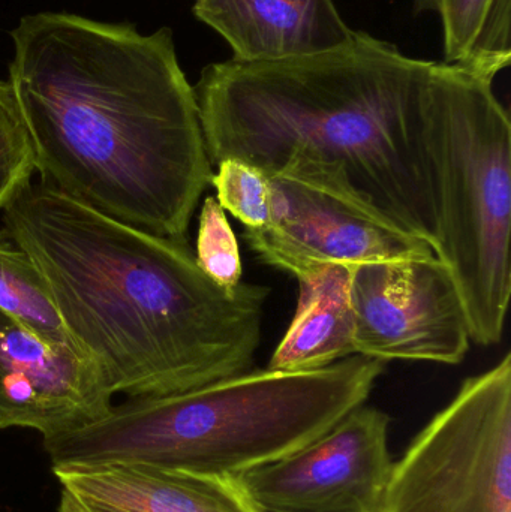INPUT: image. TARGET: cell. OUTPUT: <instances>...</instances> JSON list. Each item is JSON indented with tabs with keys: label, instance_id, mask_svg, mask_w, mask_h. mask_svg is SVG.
I'll return each instance as SVG.
<instances>
[{
	"label": "cell",
	"instance_id": "1",
	"mask_svg": "<svg viewBox=\"0 0 511 512\" xmlns=\"http://www.w3.org/2000/svg\"><path fill=\"white\" fill-rule=\"evenodd\" d=\"M8 83L44 185L137 230L188 243L212 179L173 30L69 12L24 15Z\"/></svg>",
	"mask_w": 511,
	"mask_h": 512
},
{
	"label": "cell",
	"instance_id": "2",
	"mask_svg": "<svg viewBox=\"0 0 511 512\" xmlns=\"http://www.w3.org/2000/svg\"><path fill=\"white\" fill-rule=\"evenodd\" d=\"M432 63L365 32L312 56L212 63L194 86L207 156L353 201L435 251Z\"/></svg>",
	"mask_w": 511,
	"mask_h": 512
},
{
	"label": "cell",
	"instance_id": "3",
	"mask_svg": "<svg viewBox=\"0 0 511 512\" xmlns=\"http://www.w3.org/2000/svg\"><path fill=\"white\" fill-rule=\"evenodd\" d=\"M3 230L35 262L74 345L111 393L165 396L254 367L270 288L216 285L188 243L27 183Z\"/></svg>",
	"mask_w": 511,
	"mask_h": 512
},
{
	"label": "cell",
	"instance_id": "4",
	"mask_svg": "<svg viewBox=\"0 0 511 512\" xmlns=\"http://www.w3.org/2000/svg\"><path fill=\"white\" fill-rule=\"evenodd\" d=\"M384 361L353 355L311 372L249 370L194 390L128 397L44 439L53 468L113 463L239 477L308 447L366 405Z\"/></svg>",
	"mask_w": 511,
	"mask_h": 512
},
{
	"label": "cell",
	"instance_id": "5",
	"mask_svg": "<svg viewBox=\"0 0 511 512\" xmlns=\"http://www.w3.org/2000/svg\"><path fill=\"white\" fill-rule=\"evenodd\" d=\"M425 131L438 210L437 258L461 292L471 342L503 340L511 295V122L494 80L434 62Z\"/></svg>",
	"mask_w": 511,
	"mask_h": 512
},
{
	"label": "cell",
	"instance_id": "6",
	"mask_svg": "<svg viewBox=\"0 0 511 512\" xmlns=\"http://www.w3.org/2000/svg\"><path fill=\"white\" fill-rule=\"evenodd\" d=\"M377 512H511V354L462 382L393 462Z\"/></svg>",
	"mask_w": 511,
	"mask_h": 512
},
{
	"label": "cell",
	"instance_id": "7",
	"mask_svg": "<svg viewBox=\"0 0 511 512\" xmlns=\"http://www.w3.org/2000/svg\"><path fill=\"white\" fill-rule=\"evenodd\" d=\"M350 295L357 355L452 366L467 357V310L437 256L354 265Z\"/></svg>",
	"mask_w": 511,
	"mask_h": 512
},
{
	"label": "cell",
	"instance_id": "8",
	"mask_svg": "<svg viewBox=\"0 0 511 512\" xmlns=\"http://www.w3.org/2000/svg\"><path fill=\"white\" fill-rule=\"evenodd\" d=\"M390 423L360 406L308 447L237 478L261 512H377L393 466Z\"/></svg>",
	"mask_w": 511,
	"mask_h": 512
},
{
	"label": "cell",
	"instance_id": "9",
	"mask_svg": "<svg viewBox=\"0 0 511 512\" xmlns=\"http://www.w3.org/2000/svg\"><path fill=\"white\" fill-rule=\"evenodd\" d=\"M272 222L245 228L242 237L258 261L300 277L323 265H359L395 259L429 258L434 248L380 216L338 195L269 177Z\"/></svg>",
	"mask_w": 511,
	"mask_h": 512
},
{
	"label": "cell",
	"instance_id": "10",
	"mask_svg": "<svg viewBox=\"0 0 511 512\" xmlns=\"http://www.w3.org/2000/svg\"><path fill=\"white\" fill-rule=\"evenodd\" d=\"M113 397L80 349L45 342L0 310V430L53 438L107 414Z\"/></svg>",
	"mask_w": 511,
	"mask_h": 512
},
{
	"label": "cell",
	"instance_id": "11",
	"mask_svg": "<svg viewBox=\"0 0 511 512\" xmlns=\"http://www.w3.org/2000/svg\"><path fill=\"white\" fill-rule=\"evenodd\" d=\"M192 9L242 62L326 53L356 36L335 0H194Z\"/></svg>",
	"mask_w": 511,
	"mask_h": 512
},
{
	"label": "cell",
	"instance_id": "12",
	"mask_svg": "<svg viewBox=\"0 0 511 512\" xmlns=\"http://www.w3.org/2000/svg\"><path fill=\"white\" fill-rule=\"evenodd\" d=\"M62 492L125 512H261L236 477L134 463L53 468Z\"/></svg>",
	"mask_w": 511,
	"mask_h": 512
},
{
	"label": "cell",
	"instance_id": "13",
	"mask_svg": "<svg viewBox=\"0 0 511 512\" xmlns=\"http://www.w3.org/2000/svg\"><path fill=\"white\" fill-rule=\"evenodd\" d=\"M351 264L323 265L297 277L299 301L267 369L311 372L356 354Z\"/></svg>",
	"mask_w": 511,
	"mask_h": 512
},
{
	"label": "cell",
	"instance_id": "14",
	"mask_svg": "<svg viewBox=\"0 0 511 512\" xmlns=\"http://www.w3.org/2000/svg\"><path fill=\"white\" fill-rule=\"evenodd\" d=\"M440 14L444 63L495 80L511 62V0H428Z\"/></svg>",
	"mask_w": 511,
	"mask_h": 512
},
{
	"label": "cell",
	"instance_id": "15",
	"mask_svg": "<svg viewBox=\"0 0 511 512\" xmlns=\"http://www.w3.org/2000/svg\"><path fill=\"white\" fill-rule=\"evenodd\" d=\"M0 310L45 342L75 346L41 271L5 230H0Z\"/></svg>",
	"mask_w": 511,
	"mask_h": 512
},
{
	"label": "cell",
	"instance_id": "16",
	"mask_svg": "<svg viewBox=\"0 0 511 512\" xmlns=\"http://www.w3.org/2000/svg\"><path fill=\"white\" fill-rule=\"evenodd\" d=\"M210 185L225 212L249 230L266 228L272 222L273 192L269 176L237 159L219 162Z\"/></svg>",
	"mask_w": 511,
	"mask_h": 512
},
{
	"label": "cell",
	"instance_id": "17",
	"mask_svg": "<svg viewBox=\"0 0 511 512\" xmlns=\"http://www.w3.org/2000/svg\"><path fill=\"white\" fill-rule=\"evenodd\" d=\"M194 255L198 267L221 288L233 292L243 282L239 243L215 197H207L201 206Z\"/></svg>",
	"mask_w": 511,
	"mask_h": 512
},
{
	"label": "cell",
	"instance_id": "18",
	"mask_svg": "<svg viewBox=\"0 0 511 512\" xmlns=\"http://www.w3.org/2000/svg\"><path fill=\"white\" fill-rule=\"evenodd\" d=\"M36 171L35 155L8 81L0 80V210Z\"/></svg>",
	"mask_w": 511,
	"mask_h": 512
},
{
	"label": "cell",
	"instance_id": "19",
	"mask_svg": "<svg viewBox=\"0 0 511 512\" xmlns=\"http://www.w3.org/2000/svg\"><path fill=\"white\" fill-rule=\"evenodd\" d=\"M57 512H125L98 502L81 501L68 493H60L59 507Z\"/></svg>",
	"mask_w": 511,
	"mask_h": 512
}]
</instances>
